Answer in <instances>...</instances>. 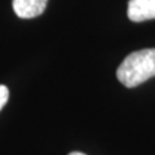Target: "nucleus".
<instances>
[{
  "mask_svg": "<svg viewBox=\"0 0 155 155\" xmlns=\"http://www.w3.org/2000/svg\"><path fill=\"white\" fill-rule=\"evenodd\" d=\"M9 98V89L5 85H0V111L3 110V107L5 106Z\"/></svg>",
  "mask_w": 155,
  "mask_h": 155,
  "instance_id": "nucleus-4",
  "label": "nucleus"
},
{
  "mask_svg": "<svg viewBox=\"0 0 155 155\" xmlns=\"http://www.w3.org/2000/svg\"><path fill=\"white\" fill-rule=\"evenodd\" d=\"M155 76V48L132 52L116 70V78L128 88L145 83Z\"/></svg>",
  "mask_w": 155,
  "mask_h": 155,
  "instance_id": "nucleus-1",
  "label": "nucleus"
},
{
  "mask_svg": "<svg viewBox=\"0 0 155 155\" xmlns=\"http://www.w3.org/2000/svg\"><path fill=\"white\" fill-rule=\"evenodd\" d=\"M48 0H12L14 13L19 18H35L45 11Z\"/></svg>",
  "mask_w": 155,
  "mask_h": 155,
  "instance_id": "nucleus-3",
  "label": "nucleus"
},
{
  "mask_svg": "<svg viewBox=\"0 0 155 155\" xmlns=\"http://www.w3.org/2000/svg\"><path fill=\"white\" fill-rule=\"evenodd\" d=\"M69 155H85V154H83V153H79V151H72V153H70Z\"/></svg>",
  "mask_w": 155,
  "mask_h": 155,
  "instance_id": "nucleus-5",
  "label": "nucleus"
},
{
  "mask_svg": "<svg viewBox=\"0 0 155 155\" xmlns=\"http://www.w3.org/2000/svg\"><path fill=\"white\" fill-rule=\"evenodd\" d=\"M128 18L133 22L155 18V0H129Z\"/></svg>",
  "mask_w": 155,
  "mask_h": 155,
  "instance_id": "nucleus-2",
  "label": "nucleus"
}]
</instances>
